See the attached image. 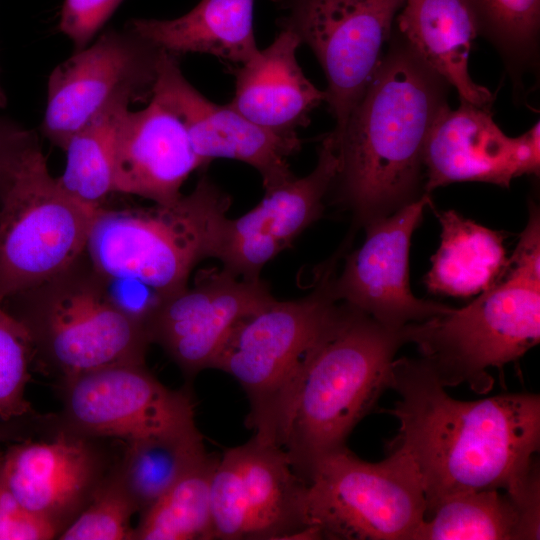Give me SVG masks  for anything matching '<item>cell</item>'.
I'll return each mask as SVG.
<instances>
[{
  "label": "cell",
  "mask_w": 540,
  "mask_h": 540,
  "mask_svg": "<svg viewBox=\"0 0 540 540\" xmlns=\"http://www.w3.org/2000/svg\"><path fill=\"white\" fill-rule=\"evenodd\" d=\"M529 213L527 225L506 268L540 276V215L535 205H531Z\"/></svg>",
  "instance_id": "e575fe53"
},
{
  "label": "cell",
  "mask_w": 540,
  "mask_h": 540,
  "mask_svg": "<svg viewBox=\"0 0 540 540\" xmlns=\"http://www.w3.org/2000/svg\"><path fill=\"white\" fill-rule=\"evenodd\" d=\"M262 280L238 277L223 267L199 271L193 286L161 299L145 323L158 344L187 377L211 364L234 326L270 302Z\"/></svg>",
  "instance_id": "5bb4252c"
},
{
  "label": "cell",
  "mask_w": 540,
  "mask_h": 540,
  "mask_svg": "<svg viewBox=\"0 0 540 540\" xmlns=\"http://www.w3.org/2000/svg\"><path fill=\"white\" fill-rule=\"evenodd\" d=\"M97 210L63 190L40 147L30 153L0 194V303L81 256Z\"/></svg>",
  "instance_id": "9c48e42d"
},
{
  "label": "cell",
  "mask_w": 540,
  "mask_h": 540,
  "mask_svg": "<svg viewBox=\"0 0 540 540\" xmlns=\"http://www.w3.org/2000/svg\"><path fill=\"white\" fill-rule=\"evenodd\" d=\"M337 168L338 157L326 134L309 174L265 191L260 203L239 218H226L214 258L238 277L261 279L263 267L321 217Z\"/></svg>",
  "instance_id": "ac0fdd59"
},
{
  "label": "cell",
  "mask_w": 540,
  "mask_h": 540,
  "mask_svg": "<svg viewBox=\"0 0 540 540\" xmlns=\"http://www.w3.org/2000/svg\"><path fill=\"white\" fill-rule=\"evenodd\" d=\"M136 508L113 465L82 512L57 537L60 540H132Z\"/></svg>",
  "instance_id": "4dcf8cb0"
},
{
  "label": "cell",
  "mask_w": 540,
  "mask_h": 540,
  "mask_svg": "<svg viewBox=\"0 0 540 540\" xmlns=\"http://www.w3.org/2000/svg\"><path fill=\"white\" fill-rule=\"evenodd\" d=\"M391 446L380 462L345 447L314 466L301 499L308 539H412L426 510L422 479L409 453Z\"/></svg>",
  "instance_id": "ba28073f"
},
{
  "label": "cell",
  "mask_w": 540,
  "mask_h": 540,
  "mask_svg": "<svg viewBox=\"0 0 540 540\" xmlns=\"http://www.w3.org/2000/svg\"><path fill=\"white\" fill-rule=\"evenodd\" d=\"M479 32L507 55L526 59L534 52L540 28V0H469Z\"/></svg>",
  "instance_id": "f546056e"
},
{
  "label": "cell",
  "mask_w": 540,
  "mask_h": 540,
  "mask_svg": "<svg viewBox=\"0 0 540 540\" xmlns=\"http://www.w3.org/2000/svg\"><path fill=\"white\" fill-rule=\"evenodd\" d=\"M402 328L340 303L300 377L281 441L304 483L321 459L346 447L390 388L392 363L406 344Z\"/></svg>",
  "instance_id": "3957f363"
},
{
  "label": "cell",
  "mask_w": 540,
  "mask_h": 540,
  "mask_svg": "<svg viewBox=\"0 0 540 540\" xmlns=\"http://www.w3.org/2000/svg\"><path fill=\"white\" fill-rule=\"evenodd\" d=\"M230 195L206 174L194 189L168 205L99 208L85 253L105 279L125 280L159 300L188 285L194 267L215 256Z\"/></svg>",
  "instance_id": "277c9868"
},
{
  "label": "cell",
  "mask_w": 540,
  "mask_h": 540,
  "mask_svg": "<svg viewBox=\"0 0 540 540\" xmlns=\"http://www.w3.org/2000/svg\"><path fill=\"white\" fill-rule=\"evenodd\" d=\"M57 531L27 510L0 476V540H47Z\"/></svg>",
  "instance_id": "d6a6232c"
},
{
  "label": "cell",
  "mask_w": 540,
  "mask_h": 540,
  "mask_svg": "<svg viewBox=\"0 0 540 540\" xmlns=\"http://www.w3.org/2000/svg\"><path fill=\"white\" fill-rule=\"evenodd\" d=\"M47 433V416L37 415L13 421L0 420V443L17 442Z\"/></svg>",
  "instance_id": "d590c367"
},
{
  "label": "cell",
  "mask_w": 540,
  "mask_h": 540,
  "mask_svg": "<svg viewBox=\"0 0 540 540\" xmlns=\"http://www.w3.org/2000/svg\"><path fill=\"white\" fill-rule=\"evenodd\" d=\"M133 100L116 97L76 131L63 151L66 164L59 185L73 199L97 210L114 192V158L120 121Z\"/></svg>",
  "instance_id": "4316f807"
},
{
  "label": "cell",
  "mask_w": 540,
  "mask_h": 540,
  "mask_svg": "<svg viewBox=\"0 0 540 540\" xmlns=\"http://www.w3.org/2000/svg\"><path fill=\"white\" fill-rule=\"evenodd\" d=\"M27 330L33 365L63 381L119 363H144L145 327L112 300L84 252L45 282L2 303Z\"/></svg>",
  "instance_id": "5b68a950"
},
{
  "label": "cell",
  "mask_w": 540,
  "mask_h": 540,
  "mask_svg": "<svg viewBox=\"0 0 540 540\" xmlns=\"http://www.w3.org/2000/svg\"><path fill=\"white\" fill-rule=\"evenodd\" d=\"M52 430L126 441L194 424L187 391L159 382L145 363H119L60 381Z\"/></svg>",
  "instance_id": "8fae6325"
},
{
  "label": "cell",
  "mask_w": 540,
  "mask_h": 540,
  "mask_svg": "<svg viewBox=\"0 0 540 540\" xmlns=\"http://www.w3.org/2000/svg\"><path fill=\"white\" fill-rule=\"evenodd\" d=\"M100 440L56 431L44 439L13 442L0 456V476L17 500L59 536L113 465Z\"/></svg>",
  "instance_id": "2e32d148"
},
{
  "label": "cell",
  "mask_w": 540,
  "mask_h": 540,
  "mask_svg": "<svg viewBox=\"0 0 540 540\" xmlns=\"http://www.w3.org/2000/svg\"><path fill=\"white\" fill-rule=\"evenodd\" d=\"M32 365L33 349L27 330L0 304V420L38 415L25 398Z\"/></svg>",
  "instance_id": "f1b7e54d"
},
{
  "label": "cell",
  "mask_w": 540,
  "mask_h": 540,
  "mask_svg": "<svg viewBox=\"0 0 540 540\" xmlns=\"http://www.w3.org/2000/svg\"><path fill=\"white\" fill-rule=\"evenodd\" d=\"M431 204L430 194L396 212L366 223L362 245L346 257L338 277L331 276L336 300L382 325L400 329L447 312L451 307L415 297L409 284V249L413 231Z\"/></svg>",
  "instance_id": "9a60e30c"
},
{
  "label": "cell",
  "mask_w": 540,
  "mask_h": 540,
  "mask_svg": "<svg viewBox=\"0 0 540 540\" xmlns=\"http://www.w3.org/2000/svg\"><path fill=\"white\" fill-rule=\"evenodd\" d=\"M424 193L454 182H486L509 188L522 175L519 138L494 122L489 108L447 104L434 120L423 150Z\"/></svg>",
  "instance_id": "ffe728a7"
},
{
  "label": "cell",
  "mask_w": 540,
  "mask_h": 540,
  "mask_svg": "<svg viewBox=\"0 0 540 540\" xmlns=\"http://www.w3.org/2000/svg\"><path fill=\"white\" fill-rule=\"evenodd\" d=\"M434 212L441 225V242L424 279L427 289L470 297L495 284L508 260L502 233L454 210Z\"/></svg>",
  "instance_id": "d4e9b609"
},
{
  "label": "cell",
  "mask_w": 540,
  "mask_h": 540,
  "mask_svg": "<svg viewBox=\"0 0 540 540\" xmlns=\"http://www.w3.org/2000/svg\"><path fill=\"white\" fill-rule=\"evenodd\" d=\"M123 0H64L57 28L74 51L88 46Z\"/></svg>",
  "instance_id": "1f68e13d"
},
{
  "label": "cell",
  "mask_w": 540,
  "mask_h": 540,
  "mask_svg": "<svg viewBox=\"0 0 540 540\" xmlns=\"http://www.w3.org/2000/svg\"><path fill=\"white\" fill-rule=\"evenodd\" d=\"M332 274L333 262L310 294L274 298L244 317L211 364L242 386L250 404L247 426L261 441L281 445L300 377L340 305Z\"/></svg>",
  "instance_id": "8992f818"
},
{
  "label": "cell",
  "mask_w": 540,
  "mask_h": 540,
  "mask_svg": "<svg viewBox=\"0 0 540 540\" xmlns=\"http://www.w3.org/2000/svg\"><path fill=\"white\" fill-rule=\"evenodd\" d=\"M7 105V96L0 82V108H5Z\"/></svg>",
  "instance_id": "74e56055"
},
{
  "label": "cell",
  "mask_w": 540,
  "mask_h": 540,
  "mask_svg": "<svg viewBox=\"0 0 540 540\" xmlns=\"http://www.w3.org/2000/svg\"><path fill=\"white\" fill-rule=\"evenodd\" d=\"M254 4L255 0H200L178 18H133L126 27L177 58L203 53L239 65L259 50Z\"/></svg>",
  "instance_id": "603a6c76"
},
{
  "label": "cell",
  "mask_w": 540,
  "mask_h": 540,
  "mask_svg": "<svg viewBox=\"0 0 540 540\" xmlns=\"http://www.w3.org/2000/svg\"><path fill=\"white\" fill-rule=\"evenodd\" d=\"M448 86L401 39L382 57L340 138L332 142L338 168L331 190L358 225L390 215L423 194L424 145L448 104Z\"/></svg>",
  "instance_id": "7a4b0ae2"
},
{
  "label": "cell",
  "mask_w": 540,
  "mask_h": 540,
  "mask_svg": "<svg viewBox=\"0 0 540 540\" xmlns=\"http://www.w3.org/2000/svg\"><path fill=\"white\" fill-rule=\"evenodd\" d=\"M204 167L179 118L154 97L120 121L114 158V192L158 205L181 196L190 174Z\"/></svg>",
  "instance_id": "d6986e66"
},
{
  "label": "cell",
  "mask_w": 540,
  "mask_h": 540,
  "mask_svg": "<svg viewBox=\"0 0 540 540\" xmlns=\"http://www.w3.org/2000/svg\"><path fill=\"white\" fill-rule=\"evenodd\" d=\"M125 444L113 469L139 514L208 455L195 423Z\"/></svg>",
  "instance_id": "484cf974"
},
{
  "label": "cell",
  "mask_w": 540,
  "mask_h": 540,
  "mask_svg": "<svg viewBox=\"0 0 540 540\" xmlns=\"http://www.w3.org/2000/svg\"><path fill=\"white\" fill-rule=\"evenodd\" d=\"M301 42L281 29L273 42L232 70L234 96L229 105L255 125L284 136L310 122V113L325 102V92L305 76L296 53Z\"/></svg>",
  "instance_id": "44dd1931"
},
{
  "label": "cell",
  "mask_w": 540,
  "mask_h": 540,
  "mask_svg": "<svg viewBox=\"0 0 540 540\" xmlns=\"http://www.w3.org/2000/svg\"><path fill=\"white\" fill-rule=\"evenodd\" d=\"M151 97L179 118L204 167L217 158L244 162L259 172L265 191L295 177L288 159L301 139L267 131L229 103L210 101L185 78L179 58L162 51Z\"/></svg>",
  "instance_id": "e0dca14e"
},
{
  "label": "cell",
  "mask_w": 540,
  "mask_h": 540,
  "mask_svg": "<svg viewBox=\"0 0 540 540\" xmlns=\"http://www.w3.org/2000/svg\"><path fill=\"white\" fill-rule=\"evenodd\" d=\"M395 21L400 39L456 89L460 102L489 108L492 94L468 72L471 44L480 33L469 0H404Z\"/></svg>",
  "instance_id": "7402d4cb"
},
{
  "label": "cell",
  "mask_w": 540,
  "mask_h": 540,
  "mask_svg": "<svg viewBox=\"0 0 540 540\" xmlns=\"http://www.w3.org/2000/svg\"><path fill=\"white\" fill-rule=\"evenodd\" d=\"M162 51L125 27L109 29L50 73L40 131L62 150L70 137L116 97L149 101Z\"/></svg>",
  "instance_id": "4fadbf2b"
},
{
  "label": "cell",
  "mask_w": 540,
  "mask_h": 540,
  "mask_svg": "<svg viewBox=\"0 0 540 540\" xmlns=\"http://www.w3.org/2000/svg\"><path fill=\"white\" fill-rule=\"evenodd\" d=\"M402 330L445 388L487 393L494 385L488 369H502L540 341V278L505 268L470 304Z\"/></svg>",
  "instance_id": "52a82bcc"
},
{
  "label": "cell",
  "mask_w": 540,
  "mask_h": 540,
  "mask_svg": "<svg viewBox=\"0 0 540 540\" xmlns=\"http://www.w3.org/2000/svg\"><path fill=\"white\" fill-rule=\"evenodd\" d=\"M304 485L279 446L253 436L225 450L211 480L213 539H308Z\"/></svg>",
  "instance_id": "7c38bea8"
},
{
  "label": "cell",
  "mask_w": 540,
  "mask_h": 540,
  "mask_svg": "<svg viewBox=\"0 0 540 540\" xmlns=\"http://www.w3.org/2000/svg\"><path fill=\"white\" fill-rule=\"evenodd\" d=\"M522 174L538 175L540 170V125L537 121L528 131L518 137Z\"/></svg>",
  "instance_id": "8d00e7d4"
},
{
  "label": "cell",
  "mask_w": 540,
  "mask_h": 540,
  "mask_svg": "<svg viewBox=\"0 0 540 540\" xmlns=\"http://www.w3.org/2000/svg\"><path fill=\"white\" fill-rule=\"evenodd\" d=\"M390 389L399 395L382 410L398 419L392 445L404 448L420 473L426 510L478 490L524 499L540 485V397L510 393L476 401L451 397L422 359H394Z\"/></svg>",
  "instance_id": "6da1fadb"
},
{
  "label": "cell",
  "mask_w": 540,
  "mask_h": 540,
  "mask_svg": "<svg viewBox=\"0 0 540 540\" xmlns=\"http://www.w3.org/2000/svg\"><path fill=\"white\" fill-rule=\"evenodd\" d=\"M218 457L207 455L140 514L132 540H210L211 480Z\"/></svg>",
  "instance_id": "83f0119b"
},
{
  "label": "cell",
  "mask_w": 540,
  "mask_h": 540,
  "mask_svg": "<svg viewBox=\"0 0 540 540\" xmlns=\"http://www.w3.org/2000/svg\"><path fill=\"white\" fill-rule=\"evenodd\" d=\"M40 147L37 134L22 124L0 116V194L35 149Z\"/></svg>",
  "instance_id": "836d02e7"
},
{
  "label": "cell",
  "mask_w": 540,
  "mask_h": 540,
  "mask_svg": "<svg viewBox=\"0 0 540 540\" xmlns=\"http://www.w3.org/2000/svg\"><path fill=\"white\" fill-rule=\"evenodd\" d=\"M285 11L281 29L295 33L318 59L336 142L382 59L404 0H274Z\"/></svg>",
  "instance_id": "30bf717a"
},
{
  "label": "cell",
  "mask_w": 540,
  "mask_h": 540,
  "mask_svg": "<svg viewBox=\"0 0 540 540\" xmlns=\"http://www.w3.org/2000/svg\"><path fill=\"white\" fill-rule=\"evenodd\" d=\"M540 502L521 501L506 491L478 490L438 503L411 540H535Z\"/></svg>",
  "instance_id": "cb8c5ba5"
}]
</instances>
